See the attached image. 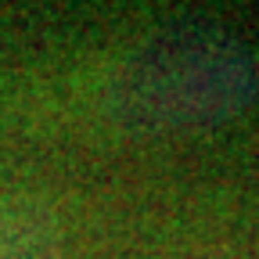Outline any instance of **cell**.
<instances>
[{
    "label": "cell",
    "instance_id": "cell-1",
    "mask_svg": "<svg viewBox=\"0 0 259 259\" xmlns=\"http://www.w3.org/2000/svg\"><path fill=\"white\" fill-rule=\"evenodd\" d=\"M112 87L126 122L151 130L220 126L259 97V58L223 29H187L126 58Z\"/></svg>",
    "mask_w": 259,
    "mask_h": 259
},
{
    "label": "cell",
    "instance_id": "cell-2",
    "mask_svg": "<svg viewBox=\"0 0 259 259\" xmlns=\"http://www.w3.org/2000/svg\"><path fill=\"white\" fill-rule=\"evenodd\" d=\"M54 220L32 198H0V259H51Z\"/></svg>",
    "mask_w": 259,
    "mask_h": 259
}]
</instances>
